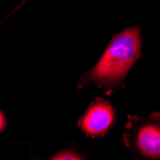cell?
<instances>
[{"instance_id": "obj_1", "label": "cell", "mask_w": 160, "mask_h": 160, "mask_svg": "<svg viewBox=\"0 0 160 160\" xmlns=\"http://www.w3.org/2000/svg\"><path fill=\"white\" fill-rule=\"evenodd\" d=\"M142 54L140 27L127 28L113 37L96 65L79 81L77 88L93 83L111 95L124 86L127 75Z\"/></svg>"}, {"instance_id": "obj_2", "label": "cell", "mask_w": 160, "mask_h": 160, "mask_svg": "<svg viewBox=\"0 0 160 160\" xmlns=\"http://www.w3.org/2000/svg\"><path fill=\"white\" fill-rule=\"evenodd\" d=\"M123 142L133 160H160V112L128 115Z\"/></svg>"}, {"instance_id": "obj_3", "label": "cell", "mask_w": 160, "mask_h": 160, "mask_svg": "<svg viewBox=\"0 0 160 160\" xmlns=\"http://www.w3.org/2000/svg\"><path fill=\"white\" fill-rule=\"evenodd\" d=\"M115 115L116 109L108 101L97 98L81 116L78 126L89 137L103 136L114 124Z\"/></svg>"}, {"instance_id": "obj_4", "label": "cell", "mask_w": 160, "mask_h": 160, "mask_svg": "<svg viewBox=\"0 0 160 160\" xmlns=\"http://www.w3.org/2000/svg\"><path fill=\"white\" fill-rule=\"evenodd\" d=\"M48 160H90L83 155L79 150L67 148L56 153Z\"/></svg>"}, {"instance_id": "obj_5", "label": "cell", "mask_w": 160, "mask_h": 160, "mask_svg": "<svg viewBox=\"0 0 160 160\" xmlns=\"http://www.w3.org/2000/svg\"><path fill=\"white\" fill-rule=\"evenodd\" d=\"M7 127V120H6V117L4 113L0 110V133H1L3 130L6 128Z\"/></svg>"}]
</instances>
